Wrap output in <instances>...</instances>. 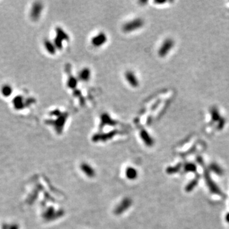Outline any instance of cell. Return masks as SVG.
I'll return each mask as SVG.
<instances>
[{
    "label": "cell",
    "mask_w": 229,
    "mask_h": 229,
    "mask_svg": "<svg viewBox=\"0 0 229 229\" xmlns=\"http://www.w3.org/2000/svg\"><path fill=\"white\" fill-rule=\"evenodd\" d=\"M184 169L186 172H195L197 170V167L194 164L188 163L185 165Z\"/></svg>",
    "instance_id": "e0dca14e"
},
{
    "label": "cell",
    "mask_w": 229,
    "mask_h": 229,
    "mask_svg": "<svg viewBox=\"0 0 229 229\" xmlns=\"http://www.w3.org/2000/svg\"><path fill=\"white\" fill-rule=\"evenodd\" d=\"M101 122L103 125H109V126H114L117 123L116 122H114L113 119L110 118L108 114H103L101 116Z\"/></svg>",
    "instance_id": "5bb4252c"
},
{
    "label": "cell",
    "mask_w": 229,
    "mask_h": 229,
    "mask_svg": "<svg viewBox=\"0 0 229 229\" xmlns=\"http://www.w3.org/2000/svg\"><path fill=\"white\" fill-rule=\"evenodd\" d=\"M226 220L227 222L229 223V213H227V214L226 215Z\"/></svg>",
    "instance_id": "44dd1931"
},
{
    "label": "cell",
    "mask_w": 229,
    "mask_h": 229,
    "mask_svg": "<svg viewBox=\"0 0 229 229\" xmlns=\"http://www.w3.org/2000/svg\"><path fill=\"white\" fill-rule=\"evenodd\" d=\"M57 37L55 38V47H57L59 49H61L62 48V41L63 40H68L69 39L68 35H67V33L64 31V30H62L61 28H57Z\"/></svg>",
    "instance_id": "52a82bcc"
},
{
    "label": "cell",
    "mask_w": 229,
    "mask_h": 229,
    "mask_svg": "<svg viewBox=\"0 0 229 229\" xmlns=\"http://www.w3.org/2000/svg\"><path fill=\"white\" fill-rule=\"evenodd\" d=\"M117 134V131H114L109 132L108 134H96L93 137V141H98L99 140L106 141L110 139L113 136H114Z\"/></svg>",
    "instance_id": "8fae6325"
},
{
    "label": "cell",
    "mask_w": 229,
    "mask_h": 229,
    "mask_svg": "<svg viewBox=\"0 0 229 229\" xmlns=\"http://www.w3.org/2000/svg\"><path fill=\"white\" fill-rule=\"evenodd\" d=\"M125 78L128 83L132 87L136 88L140 85L139 80H138L137 76L135 73L132 71H127L125 73Z\"/></svg>",
    "instance_id": "8992f818"
},
{
    "label": "cell",
    "mask_w": 229,
    "mask_h": 229,
    "mask_svg": "<svg viewBox=\"0 0 229 229\" xmlns=\"http://www.w3.org/2000/svg\"><path fill=\"white\" fill-rule=\"evenodd\" d=\"M91 76V71L88 68H84L81 70L78 73V78L82 81V82H86L89 81Z\"/></svg>",
    "instance_id": "9c48e42d"
},
{
    "label": "cell",
    "mask_w": 229,
    "mask_h": 229,
    "mask_svg": "<svg viewBox=\"0 0 229 229\" xmlns=\"http://www.w3.org/2000/svg\"><path fill=\"white\" fill-rule=\"evenodd\" d=\"M204 177L208 186L209 187L210 190H211L213 193L219 195H223L221 190H219V188L218 187V186L214 183V182H213V180L211 179V177H210L209 172L208 170H206L204 172Z\"/></svg>",
    "instance_id": "5b68a950"
},
{
    "label": "cell",
    "mask_w": 229,
    "mask_h": 229,
    "mask_svg": "<svg viewBox=\"0 0 229 229\" xmlns=\"http://www.w3.org/2000/svg\"><path fill=\"white\" fill-rule=\"evenodd\" d=\"M108 38L104 32H100L91 40V44L94 47H100L106 43Z\"/></svg>",
    "instance_id": "277c9868"
},
{
    "label": "cell",
    "mask_w": 229,
    "mask_h": 229,
    "mask_svg": "<svg viewBox=\"0 0 229 229\" xmlns=\"http://www.w3.org/2000/svg\"><path fill=\"white\" fill-rule=\"evenodd\" d=\"M198 178H196L191 181V182H190V183H188L187 187H186V191H187V192H190V191H192L197 186L198 183Z\"/></svg>",
    "instance_id": "2e32d148"
},
{
    "label": "cell",
    "mask_w": 229,
    "mask_h": 229,
    "mask_svg": "<svg viewBox=\"0 0 229 229\" xmlns=\"http://www.w3.org/2000/svg\"><path fill=\"white\" fill-rule=\"evenodd\" d=\"M140 136L142 140L144 141L147 146H151L154 145V140L146 130L142 129L140 132Z\"/></svg>",
    "instance_id": "ba28073f"
},
{
    "label": "cell",
    "mask_w": 229,
    "mask_h": 229,
    "mask_svg": "<svg viewBox=\"0 0 229 229\" xmlns=\"http://www.w3.org/2000/svg\"><path fill=\"white\" fill-rule=\"evenodd\" d=\"M76 85H77V80H76L75 78L71 77L69 80H68V85L69 86L70 88H74Z\"/></svg>",
    "instance_id": "d6986e66"
},
{
    "label": "cell",
    "mask_w": 229,
    "mask_h": 229,
    "mask_svg": "<svg viewBox=\"0 0 229 229\" xmlns=\"http://www.w3.org/2000/svg\"><path fill=\"white\" fill-rule=\"evenodd\" d=\"M131 204L132 200L130 198H124L122 201L119 203V204L115 208V209H114V214H117V215H120V214H121L123 212L127 211V210L131 207Z\"/></svg>",
    "instance_id": "3957f363"
},
{
    "label": "cell",
    "mask_w": 229,
    "mask_h": 229,
    "mask_svg": "<svg viewBox=\"0 0 229 229\" xmlns=\"http://www.w3.org/2000/svg\"><path fill=\"white\" fill-rule=\"evenodd\" d=\"M210 169L212 171L214 172L218 175H222L223 174V170L222 169L216 164H212L210 165Z\"/></svg>",
    "instance_id": "9a60e30c"
},
{
    "label": "cell",
    "mask_w": 229,
    "mask_h": 229,
    "mask_svg": "<svg viewBox=\"0 0 229 229\" xmlns=\"http://www.w3.org/2000/svg\"><path fill=\"white\" fill-rule=\"evenodd\" d=\"M181 165L180 164H178L177 165H176L175 167H172V168H169L168 169V170H167V172H168V173H169V174L175 173H176V172H178V171H180V169L181 168Z\"/></svg>",
    "instance_id": "ac0fdd59"
},
{
    "label": "cell",
    "mask_w": 229,
    "mask_h": 229,
    "mask_svg": "<svg viewBox=\"0 0 229 229\" xmlns=\"http://www.w3.org/2000/svg\"><path fill=\"white\" fill-rule=\"evenodd\" d=\"M144 25V21L140 18H136L126 22L122 27L123 31L126 33H131L139 30Z\"/></svg>",
    "instance_id": "6da1fadb"
},
{
    "label": "cell",
    "mask_w": 229,
    "mask_h": 229,
    "mask_svg": "<svg viewBox=\"0 0 229 229\" xmlns=\"http://www.w3.org/2000/svg\"><path fill=\"white\" fill-rule=\"evenodd\" d=\"M197 162H199L200 164H202L203 163V160H202V159L201 158V157H197Z\"/></svg>",
    "instance_id": "ffe728a7"
},
{
    "label": "cell",
    "mask_w": 229,
    "mask_h": 229,
    "mask_svg": "<svg viewBox=\"0 0 229 229\" xmlns=\"http://www.w3.org/2000/svg\"><path fill=\"white\" fill-rule=\"evenodd\" d=\"M80 168L83 173L87 176H89V177L92 178L95 176V173L94 169L88 164L83 163L82 164V165H81Z\"/></svg>",
    "instance_id": "7c38bea8"
},
{
    "label": "cell",
    "mask_w": 229,
    "mask_h": 229,
    "mask_svg": "<svg viewBox=\"0 0 229 229\" xmlns=\"http://www.w3.org/2000/svg\"><path fill=\"white\" fill-rule=\"evenodd\" d=\"M126 176L129 180H135L137 176V172L134 168L129 167L126 170Z\"/></svg>",
    "instance_id": "4fadbf2b"
},
{
    "label": "cell",
    "mask_w": 229,
    "mask_h": 229,
    "mask_svg": "<svg viewBox=\"0 0 229 229\" xmlns=\"http://www.w3.org/2000/svg\"><path fill=\"white\" fill-rule=\"evenodd\" d=\"M210 115H211L213 121L217 122L218 123L223 119V117L221 115L220 112L216 107H213L211 108L210 109Z\"/></svg>",
    "instance_id": "30bf717a"
},
{
    "label": "cell",
    "mask_w": 229,
    "mask_h": 229,
    "mask_svg": "<svg viewBox=\"0 0 229 229\" xmlns=\"http://www.w3.org/2000/svg\"><path fill=\"white\" fill-rule=\"evenodd\" d=\"M174 46V41L172 38H166V39L162 43L161 46L160 47L158 54L161 57H164L168 55L170 51L173 49Z\"/></svg>",
    "instance_id": "7a4b0ae2"
}]
</instances>
